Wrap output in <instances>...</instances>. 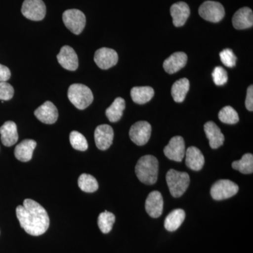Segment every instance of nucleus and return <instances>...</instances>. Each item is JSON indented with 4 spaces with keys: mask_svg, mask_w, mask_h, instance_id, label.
<instances>
[{
    "mask_svg": "<svg viewBox=\"0 0 253 253\" xmlns=\"http://www.w3.org/2000/svg\"><path fill=\"white\" fill-rule=\"evenodd\" d=\"M16 212L21 227L30 235H42L49 229V215L45 209L36 201L25 200L23 206L16 208Z\"/></svg>",
    "mask_w": 253,
    "mask_h": 253,
    "instance_id": "f257e3e1",
    "label": "nucleus"
},
{
    "mask_svg": "<svg viewBox=\"0 0 253 253\" xmlns=\"http://www.w3.org/2000/svg\"><path fill=\"white\" fill-rule=\"evenodd\" d=\"M159 163L157 158L151 155L142 156L135 167L138 179L147 185H152L157 181Z\"/></svg>",
    "mask_w": 253,
    "mask_h": 253,
    "instance_id": "f03ea898",
    "label": "nucleus"
},
{
    "mask_svg": "<svg viewBox=\"0 0 253 253\" xmlns=\"http://www.w3.org/2000/svg\"><path fill=\"white\" fill-rule=\"evenodd\" d=\"M68 97L77 109L84 110L94 100L92 92L87 86L83 84H73L68 88Z\"/></svg>",
    "mask_w": 253,
    "mask_h": 253,
    "instance_id": "7ed1b4c3",
    "label": "nucleus"
},
{
    "mask_svg": "<svg viewBox=\"0 0 253 253\" xmlns=\"http://www.w3.org/2000/svg\"><path fill=\"white\" fill-rule=\"evenodd\" d=\"M166 181L169 192L174 198H179L185 193L189 186L190 177L186 172L171 169L166 174Z\"/></svg>",
    "mask_w": 253,
    "mask_h": 253,
    "instance_id": "20e7f679",
    "label": "nucleus"
},
{
    "mask_svg": "<svg viewBox=\"0 0 253 253\" xmlns=\"http://www.w3.org/2000/svg\"><path fill=\"white\" fill-rule=\"evenodd\" d=\"M63 21L73 34L80 35L85 26V15L78 9L66 10L63 14Z\"/></svg>",
    "mask_w": 253,
    "mask_h": 253,
    "instance_id": "39448f33",
    "label": "nucleus"
},
{
    "mask_svg": "<svg viewBox=\"0 0 253 253\" xmlns=\"http://www.w3.org/2000/svg\"><path fill=\"white\" fill-rule=\"evenodd\" d=\"M239 191V186L229 179L216 181L211 189V196L216 201L230 199Z\"/></svg>",
    "mask_w": 253,
    "mask_h": 253,
    "instance_id": "423d86ee",
    "label": "nucleus"
},
{
    "mask_svg": "<svg viewBox=\"0 0 253 253\" xmlns=\"http://www.w3.org/2000/svg\"><path fill=\"white\" fill-rule=\"evenodd\" d=\"M200 16L206 21L218 23L225 16L224 6L218 1H206L200 6Z\"/></svg>",
    "mask_w": 253,
    "mask_h": 253,
    "instance_id": "0eeeda50",
    "label": "nucleus"
},
{
    "mask_svg": "<svg viewBox=\"0 0 253 253\" xmlns=\"http://www.w3.org/2000/svg\"><path fill=\"white\" fill-rule=\"evenodd\" d=\"M21 12L31 21H42L46 15V6L42 0H25Z\"/></svg>",
    "mask_w": 253,
    "mask_h": 253,
    "instance_id": "6e6552de",
    "label": "nucleus"
},
{
    "mask_svg": "<svg viewBox=\"0 0 253 253\" xmlns=\"http://www.w3.org/2000/svg\"><path fill=\"white\" fill-rule=\"evenodd\" d=\"M151 134V126L146 121L134 123L129 129V137L134 144L144 146L149 141Z\"/></svg>",
    "mask_w": 253,
    "mask_h": 253,
    "instance_id": "1a4fd4ad",
    "label": "nucleus"
},
{
    "mask_svg": "<svg viewBox=\"0 0 253 253\" xmlns=\"http://www.w3.org/2000/svg\"><path fill=\"white\" fill-rule=\"evenodd\" d=\"M185 143L180 136L172 137L164 149V154L166 157L176 162H181L185 156Z\"/></svg>",
    "mask_w": 253,
    "mask_h": 253,
    "instance_id": "9d476101",
    "label": "nucleus"
},
{
    "mask_svg": "<svg viewBox=\"0 0 253 253\" xmlns=\"http://www.w3.org/2000/svg\"><path fill=\"white\" fill-rule=\"evenodd\" d=\"M94 59L98 67L101 69L107 70L117 64L118 55L115 50L103 47L96 50Z\"/></svg>",
    "mask_w": 253,
    "mask_h": 253,
    "instance_id": "9b49d317",
    "label": "nucleus"
},
{
    "mask_svg": "<svg viewBox=\"0 0 253 253\" xmlns=\"http://www.w3.org/2000/svg\"><path fill=\"white\" fill-rule=\"evenodd\" d=\"M114 132L109 125H101L94 131V140L96 147L101 151L109 149L113 144Z\"/></svg>",
    "mask_w": 253,
    "mask_h": 253,
    "instance_id": "f8f14e48",
    "label": "nucleus"
},
{
    "mask_svg": "<svg viewBox=\"0 0 253 253\" xmlns=\"http://www.w3.org/2000/svg\"><path fill=\"white\" fill-rule=\"evenodd\" d=\"M35 116L44 124L51 125L56 122L59 113L55 105L51 101H46L35 111Z\"/></svg>",
    "mask_w": 253,
    "mask_h": 253,
    "instance_id": "ddd939ff",
    "label": "nucleus"
},
{
    "mask_svg": "<svg viewBox=\"0 0 253 253\" xmlns=\"http://www.w3.org/2000/svg\"><path fill=\"white\" fill-rule=\"evenodd\" d=\"M59 64L68 71H75L78 68V57L75 50L70 46H63L57 55Z\"/></svg>",
    "mask_w": 253,
    "mask_h": 253,
    "instance_id": "4468645a",
    "label": "nucleus"
},
{
    "mask_svg": "<svg viewBox=\"0 0 253 253\" xmlns=\"http://www.w3.org/2000/svg\"><path fill=\"white\" fill-rule=\"evenodd\" d=\"M163 199L162 194L158 191L150 193L146 200L145 208L150 217L158 218L162 214L163 211Z\"/></svg>",
    "mask_w": 253,
    "mask_h": 253,
    "instance_id": "2eb2a0df",
    "label": "nucleus"
},
{
    "mask_svg": "<svg viewBox=\"0 0 253 253\" xmlns=\"http://www.w3.org/2000/svg\"><path fill=\"white\" fill-rule=\"evenodd\" d=\"M204 131L209 140L210 146L212 149H218L224 144V134L219 126L212 121H209L204 125Z\"/></svg>",
    "mask_w": 253,
    "mask_h": 253,
    "instance_id": "dca6fc26",
    "label": "nucleus"
},
{
    "mask_svg": "<svg viewBox=\"0 0 253 253\" xmlns=\"http://www.w3.org/2000/svg\"><path fill=\"white\" fill-rule=\"evenodd\" d=\"M187 55L182 51H178L169 56L163 63L165 71L169 74H174L180 71L187 63Z\"/></svg>",
    "mask_w": 253,
    "mask_h": 253,
    "instance_id": "f3484780",
    "label": "nucleus"
},
{
    "mask_svg": "<svg viewBox=\"0 0 253 253\" xmlns=\"http://www.w3.org/2000/svg\"><path fill=\"white\" fill-rule=\"evenodd\" d=\"M170 14L172 17L174 26L175 27H181L185 24L189 17V5L184 1H179L172 4L170 7Z\"/></svg>",
    "mask_w": 253,
    "mask_h": 253,
    "instance_id": "a211bd4d",
    "label": "nucleus"
},
{
    "mask_svg": "<svg viewBox=\"0 0 253 253\" xmlns=\"http://www.w3.org/2000/svg\"><path fill=\"white\" fill-rule=\"evenodd\" d=\"M232 24L237 30L247 29L253 26L252 9L243 7L238 10L232 18Z\"/></svg>",
    "mask_w": 253,
    "mask_h": 253,
    "instance_id": "6ab92c4d",
    "label": "nucleus"
},
{
    "mask_svg": "<svg viewBox=\"0 0 253 253\" xmlns=\"http://www.w3.org/2000/svg\"><path fill=\"white\" fill-rule=\"evenodd\" d=\"M186 165L189 169L199 171L204 168L205 158L202 152L198 148L191 146L185 153Z\"/></svg>",
    "mask_w": 253,
    "mask_h": 253,
    "instance_id": "aec40b11",
    "label": "nucleus"
},
{
    "mask_svg": "<svg viewBox=\"0 0 253 253\" xmlns=\"http://www.w3.org/2000/svg\"><path fill=\"white\" fill-rule=\"evenodd\" d=\"M1 140L5 146H13L18 141L17 126L13 121H7L0 127Z\"/></svg>",
    "mask_w": 253,
    "mask_h": 253,
    "instance_id": "412c9836",
    "label": "nucleus"
},
{
    "mask_svg": "<svg viewBox=\"0 0 253 253\" xmlns=\"http://www.w3.org/2000/svg\"><path fill=\"white\" fill-rule=\"evenodd\" d=\"M36 146V141L33 139H25L15 148V157L21 162H28L31 161Z\"/></svg>",
    "mask_w": 253,
    "mask_h": 253,
    "instance_id": "4be33fe9",
    "label": "nucleus"
},
{
    "mask_svg": "<svg viewBox=\"0 0 253 253\" xmlns=\"http://www.w3.org/2000/svg\"><path fill=\"white\" fill-rule=\"evenodd\" d=\"M154 90L151 86H134L131 89V97L136 104H144L154 97Z\"/></svg>",
    "mask_w": 253,
    "mask_h": 253,
    "instance_id": "5701e85b",
    "label": "nucleus"
},
{
    "mask_svg": "<svg viewBox=\"0 0 253 253\" xmlns=\"http://www.w3.org/2000/svg\"><path fill=\"white\" fill-rule=\"evenodd\" d=\"M186 214L182 209H176L172 211L165 219V228L166 230L174 231L179 229L185 219Z\"/></svg>",
    "mask_w": 253,
    "mask_h": 253,
    "instance_id": "b1692460",
    "label": "nucleus"
},
{
    "mask_svg": "<svg viewBox=\"0 0 253 253\" xmlns=\"http://www.w3.org/2000/svg\"><path fill=\"white\" fill-rule=\"evenodd\" d=\"M190 83L187 78H181L173 84L171 94L176 103H181L185 99L189 90Z\"/></svg>",
    "mask_w": 253,
    "mask_h": 253,
    "instance_id": "393cba45",
    "label": "nucleus"
},
{
    "mask_svg": "<svg viewBox=\"0 0 253 253\" xmlns=\"http://www.w3.org/2000/svg\"><path fill=\"white\" fill-rule=\"evenodd\" d=\"M126 109V101L121 97L116 98L113 104L106 109V115L110 122L116 123L122 118Z\"/></svg>",
    "mask_w": 253,
    "mask_h": 253,
    "instance_id": "a878e982",
    "label": "nucleus"
},
{
    "mask_svg": "<svg viewBox=\"0 0 253 253\" xmlns=\"http://www.w3.org/2000/svg\"><path fill=\"white\" fill-rule=\"evenodd\" d=\"M232 168L242 174H252L253 172V156L252 154H246L240 161H234Z\"/></svg>",
    "mask_w": 253,
    "mask_h": 253,
    "instance_id": "bb28decb",
    "label": "nucleus"
},
{
    "mask_svg": "<svg viewBox=\"0 0 253 253\" xmlns=\"http://www.w3.org/2000/svg\"><path fill=\"white\" fill-rule=\"evenodd\" d=\"M78 186L82 191L86 193H94L99 189V184L94 176L83 174L78 179Z\"/></svg>",
    "mask_w": 253,
    "mask_h": 253,
    "instance_id": "cd10ccee",
    "label": "nucleus"
},
{
    "mask_svg": "<svg viewBox=\"0 0 253 253\" xmlns=\"http://www.w3.org/2000/svg\"><path fill=\"white\" fill-rule=\"evenodd\" d=\"M115 221H116V217L112 212H108V211L101 212L98 217V226L100 230L104 234H108L112 229Z\"/></svg>",
    "mask_w": 253,
    "mask_h": 253,
    "instance_id": "c85d7f7f",
    "label": "nucleus"
},
{
    "mask_svg": "<svg viewBox=\"0 0 253 253\" xmlns=\"http://www.w3.org/2000/svg\"><path fill=\"white\" fill-rule=\"evenodd\" d=\"M219 121L225 124H236L239 121V115L236 110L230 106H226L219 111L218 115Z\"/></svg>",
    "mask_w": 253,
    "mask_h": 253,
    "instance_id": "c756f323",
    "label": "nucleus"
},
{
    "mask_svg": "<svg viewBox=\"0 0 253 253\" xmlns=\"http://www.w3.org/2000/svg\"><path fill=\"white\" fill-rule=\"evenodd\" d=\"M70 142L73 149L84 151L88 149L87 141L81 133L78 131H71L70 134Z\"/></svg>",
    "mask_w": 253,
    "mask_h": 253,
    "instance_id": "7c9ffc66",
    "label": "nucleus"
},
{
    "mask_svg": "<svg viewBox=\"0 0 253 253\" xmlns=\"http://www.w3.org/2000/svg\"><path fill=\"white\" fill-rule=\"evenodd\" d=\"M213 81L217 86H222L225 84L228 81V75L226 70L221 66L214 68L212 73Z\"/></svg>",
    "mask_w": 253,
    "mask_h": 253,
    "instance_id": "2f4dec72",
    "label": "nucleus"
},
{
    "mask_svg": "<svg viewBox=\"0 0 253 253\" xmlns=\"http://www.w3.org/2000/svg\"><path fill=\"white\" fill-rule=\"evenodd\" d=\"M219 56H220L221 62L224 66L229 68H233L236 66L237 58H236L234 53L233 52L232 50L230 49L222 50L219 53Z\"/></svg>",
    "mask_w": 253,
    "mask_h": 253,
    "instance_id": "473e14b6",
    "label": "nucleus"
},
{
    "mask_svg": "<svg viewBox=\"0 0 253 253\" xmlns=\"http://www.w3.org/2000/svg\"><path fill=\"white\" fill-rule=\"evenodd\" d=\"M14 94L13 86L6 82H0V100L8 101L12 99Z\"/></svg>",
    "mask_w": 253,
    "mask_h": 253,
    "instance_id": "72a5a7b5",
    "label": "nucleus"
},
{
    "mask_svg": "<svg viewBox=\"0 0 253 253\" xmlns=\"http://www.w3.org/2000/svg\"><path fill=\"white\" fill-rule=\"evenodd\" d=\"M246 107L250 111H253V86L248 88L247 95L246 99Z\"/></svg>",
    "mask_w": 253,
    "mask_h": 253,
    "instance_id": "f704fd0d",
    "label": "nucleus"
},
{
    "mask_svg": "<svg viewBox=\"0 0 253 253\" xmlns=\"http://www.w3.org/2000/svg\"><path fill=\"white\" fill-rule=\"evenodd\" d=\"M11 78V71L6 66L0 64V82H6Z\"/></svg>",
    "mask_w": 253,
    "mask_h": 253,
    "instance_id": "c9c22d12",
    "label": "nucleus"
}]
</instances>
